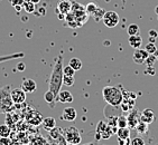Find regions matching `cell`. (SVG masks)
I'll return each mask as SVG.
<instances>
[{
	"mask_svg": "<svg viewBox=\"0 0 158 145\" xmlns=\"http://www.w3.org/2000/svg\"><path fill=\"white\" fill-rule=\"evenodd\" d=\"M26 69V65L24 63H18L17 64V70L18 72H24Z\"/></svg>",
	"mask_w": 158,
	"mask_h": 145,
	"instance_id": "d590c367",
	"label": "cell"
},
{
	"mask_svg": "<svg viewBox=\"0 0 158 145\" xmlns=\"http://www.w3.org/2000/svg\"><path fill=\"white\" fill-rule=\"evenodd\" d=\"M140 121V113L136 109H132L129 112V115L127 117V122H128V127L129 128H135L136 125L139 123Z\"/></svg>",
	"mask_w": 158,
	"mask_h": 145,
	"instance_id": "52a82bcc",
	"label": "cell"
},
{
	"mask_svg": "<svg viewBox=\"0 0 158 145\" xmlns=\"http://www.w3.org/2000/svg\"><path fill=\"white\" fill-rule=\"evenodd\" d=\"M106 127H108V123H106V121H100L97 125V132L101 133V132H103V131L106 130Z\"/></svg>",
	"mask_w": 158,
	"mask_h": 145,
	"instance_id": "1f68e13d",
	"label": "cell"
},
{
	"mask_svg": "<svg viewBox=\"0 0 158 145\" xmlns=\"http://www.w3.org/2000/svg\"><path fill=\"white\" fill-rule=\"evenodd\" d=\"M83 145H103V144H100L98 141H95V142H90V143H86V144H83Z\"/></svg>",
	"mask_w": 158,
	"mask_h": 145,
	"instance_id": "f35d334b",
	"label": "cell"
},
{
	"mask_svg": "<svg viewBox=\"0 0 158 145\" xmlns=\"http://www.w3.org/2000/svg\"><path fill=\"white\" fill-rule=\"evenodd\" d=\"M15 7H16V9L18 10V11H20V9H21V7H19V6H18V5H17V6H15Z\"/></svg>",
	"mask_w": 158,
	"mask_h": 145,
	"instance_id": "7bdbcfd3",
	"label": "cell"
},
{
	"mask_svg": "<svg viewBox=\"0 0 158 145\" xmlns=\"http://www.w3.org/2000/svg\"><path fill=\"white\" fill-rule=\"evenodd\" d=\"M14 109V102L10 96V87L0 88V114H8Z\"/></svg>",
	"mask_w": 158,
	"mask_h": 145,
	"instance_id": "3957f363",
	"label": "cell"
},
{
	"mask_svg": "<svg viewBox=\"0 0 158 145\" xmlns=\"http://www.w3.org/2000/svg\"><path fill=\"white\" fill-rule=\"evenodd\" d=\"M65 145H75V144H72V143H66Z\"/></svg>",
	"mask_w": 158,
	"mask_h": 145,
	"instance_id": "f6af8a7d",
	"label": "cell"
},
{
	"mask_svg": "<svg viewBox=\"0 0 158 145\" xmlns=\"http://www.w3.org/2000/svg\"><path fill=\"white\" fill-rule=\"evenodd\" d=\"M140 121L147 124H152V122L155 121V113L150 108L143 109V112L140 113Z\"/></svg>",
	"mask_w": 158,
	"mask_h": 145,
	"instance_id": "8fae6325",
	"label": "cell"
},
{
	"mask_svg": "<svg viewBox=\"0 0 158 145\" xmlns=\"http://www.w3.org/2000/svg\"><path fill=\"white\" fill-rule=\"evenodd\" d=\"M29 1H31V2H34V3H38L40 0H29Z\"/></svg>",
	"mask_w": 158,
	"mask_h": 145,
	"instance_id": "b9f144b4",
	"label": "cell"
},
{
	"mask_svg": "<svg viewBox=\"0 0 158 145\" xmlns=\"http://www.w3.org/2000/svg\"><path fill=\"white\" fill-rule=\"evenodd\" d=\"M117 125L118 127H128V122H127V117L126 116H119L118 120H117Z\"/></svg>",
	"mask_w": 158,
	"mask_h": 145,
	"instance_id": "f1b7e54d",
	"label": "cell"
},
{
	"mask_svg": "<svg viewBox=\"0 0 158 145\" xmlns=\"http://www.w3.org/2000/svg\"><path fill=\"white\" fill-rule=\"evenodd\" d=\"M63 135L65 137V141L67 143H72V144L79 145L82 141V137L80 135V132L77 131V128L74 126L69 127L63 132Z\"/></svg>",
	"mask_w": 158,
	"mask_h": 145,
	"instance_id": "277c9868",
	"label": "cell"
},
{
	"mask_svg": "<svg viewBox=\"0 0 158 145\" xmlns=\"http://www.w3.org/2000/svg\"><path fill=\"white\" fill-rule=\"evenodd\" d=\"M102 21H103V24L106 25L108 28H113V27H116L117 25L119 24L120 18H119V15L116 11L110 10V11L104 12Z\"/></svg>",
	"mask_w": 158,
	"mask_h": 145,
	"instance_id": "5b68a950",
	"label": "cell"
},
{
	"mask_svg": "<svg viewBox=\"0 0 158 145\" xmlns=\"http://www.w3.org/2000/svg\"><path fill=\"white\" fill-rule=\"evenodd\" d=\"M56 98H58V100H60L62 104L72 103V102H73V95L69 91H60V93H58Z\"/></svg>",
	"mask_w": 158,
	"mask_h": 145,
	"instance_id": "4fadbf2b",
	"label": "cell"
},
{
	"mask_svg": "<svg viewBox=\"0 0 158 145\" xmlns=\"http://www.w3.org/2000/svg\"><path fill=\"white\" fill-rule=\"evenodd\" d=\"M20 88L26 94H31V93H34V92L37 89V84H36V82H35L34 79L26 78V79H24V80H23V83H21V87Z\"/></svg>",
	"mask_w": 158,
	"mask_h": 145,
	"instance_id": "ba28073f",
	"label": "cell"
},
{
	"mask_svg": "<svg viewBox=\"0 0 158 145\" xmlns=\"http://www.w3.org/2000/svg\"><path fill=\"white\" fill-rule=\"evenodd\" d=\"M156 41V38H154V37H149V42H154L155 44Z\"/></svg>",
	"mask_w": 158,
	"mask_h": 145,
	"instance_id": "60d3db41",
	"label": "cell"
},
{
	"mask_svg": "<svg viewBox=\"0 0 158 145\" xmlns=\"http://www.w3.org/2000/svg\"><path fill=\"white\" fill-rule=\"evenodd\" d=\"M155 14H157V16H158V6L155 8Z\"/></svg>",
	"mask_w": 158,
	"mask_h": 145,
	"instance_id": "ee69618b",
	"label": "cell"
},
{
	"mask_svg": "<svg viewBox=\"0 0 158 145\" xmlns=\"http://www.w3.org/2000/svg\"><path fill=\"white\" fill-rule=\"evenodd\" d=\"M10 142L9 137H0V145H10Z\"/></svg>",
	"mask_w": 158,
	"mask_h": 145,
	"instance_id": "e575fe53",
	"label": "cell"
},
{
	"mask_svg": "<svg viewBox=\"0 0 158 145\" xmlns=\"http://www.w3.org/2000/svg\"><path fill=\"white\" fill-rule=\"evenodd\" d=\"M157 17H158V16H157Z\"/></svg>",
	"mask_w": 158,
	"mask_h": 145,
	"instance_id": "7dc6e473",
	"label": "cell"
},
{
	"mask_svg": "<svg viewBox=\"0 0 158 145\" xmlns=\"http://www.w3.org/2000/svg\"><path fill=\"white\" fill-rule=\"evenodd\" d=\"M76 116H77V112L74 107H66L63 109L62 113V120L66 122H74Z\"/></svg>",
	"mask_w": 158,
	"mask_h": 145,
	"instance_id": "30bf717a",
	"label": "cell"
},
{
	"mask_svg": "<svg viewBox=\"0 0 158 145\" xmlns=\"http://www.w3.org/2000/svg\"><path fill=\"white\" fill-rule=\"evenodd\" d=\"M75 79H74V76H66L63 75V85L70 87V86H73Z\"/></svg>",
	"mask_w": 158,
	"mask_h": 145,
	"instance_id": "d4e9b609",
	"label": "cell"
},
{
	"mask_svg": "<svg viewBox=\"0 0 158 145\" xmlns=\"http://www.w3.org/2000/svg\"><path fill=\"white\" fill-rule=\"evenodd\" d=\"M31 145H49V142L46 139H44L43 136L37 135L34 136L31 139Z\"/></svg>",
	"mask_w": 158,
	"mask_h": 145,
	"instance_id": "ac0fdd59",
	"label": "cell"
},
{
	"mask_svg": "<svg viewBox=\"0 0 158 145\" xmlns=\"http://www.w3.org/2000/svg\"><path fill=\"white\" fill-rule=\"evenodd\" d=\"M127 142H129V139H118V144L119 145H126Z\"/></svg>",
	"mask_w": 158,
	"mask_h": 145,
	"instance_id": "74e56055",
	"label": "cell"
},
{
	"mask_svg": "<svg viewBox=\"0 0 158 145\" xmlns=\"http://www.w3.org/2000/svg\"><path fill=\"white\" fill-rule=\"evenodd\" d=\"M25 56L24 53H17V54H11V55H5V56H0V63L3 61H12V59H17V58H23Z\"/></svg>",
	"mask_w": 158,
	"mask_h": 145,
	"instance_id": "e0dca14e",
	"label": "cell"
},
{
	"mask_svg": "<svg viewBox=\"0 0 158 145\" xmlns=\"http://www.w3.org/2000/svg\"><path fill=\"white\" fill-rule=\"evenodd\" d=\"M156 61H158V55H157V56H156Z\"/></svg>",
	"mask_w": 158,
	"mask_h": 145,
	"instance_id": "bcb514c9",
	"label": "cell"
},
{
	"mask_svg": "<svg viewBox=\"0 0 158 145\" xmlns=\"http://www.w3.org/2000/svg\"><path fill=\"white\" fill-rule=\"evenodd\" d=\"M42 126L45 131L49 132V131H52L53 128L56 127V121H55L54 117H45L42 121Z\"/></svg>",
	"mask_w": 158,
	"mask_h": 145,
	"instance_id": "9a60e30c",
	"label": "cell"
},
{
	"mask_svg": "<svg viewBox=\"0 0 158 145\" xmlns=\"http://www.w3.org/2000/svg\"><path fill=\"white\" fill-rule=\"evenodd\" d=\"M101 139H109L110 137H111V135L113 134L112 130H111V127H106V130L103 131V132H101Z\"/></svg>",
	"mask_w": 158,
	"mask_h": 145,
	"instance_id": "484cf974",
	"label": "cell"
},
{
	"mask_svg": "<svg viewBox=\"0 0 158 145\" xmlns=\"http://www.w3.org/2000/svg\"><path fill=\"white\" fill-rule=\"evenodd\" d=\"M55 98H56V97H55V95L51 91H47L45 93V95H44V100H46V103L48 104V105L54 106V104L53 103L55 102Z\"/></svg>",
	"mask_w": 158,
	"mask_h": 145,
	"instance_id": "603a6c76",
	"label": "cell"
},
{
	"mask_svg": "<svg viewBox=\"0 0 158 145\" xmlns=\"http://www.w3.org/2000/svg\"><path fill=\"white\" fill-rule=\"evenodd\" d=\"M149 56V54L146 52V49L143 48H137L136 50H135L134 53V56H132V58H134V61L136 64H139V65H141V64L145 63V61H146V58Z\"/></svg>",
	"mask_w": 158,
	"mask_h": 145,
	"instance_id": "9c48e42d",
	"label": "cell"
},
{
	"mask_svg": "<svg viewBox=\"0 0 158 145\" xmlns=\"http://www.w3.org/2000/svg\"><path fill=\"white\" fill-rule=\"evenodd\" d=\"M63 57L60 56V57H57L56 63L53 67L48 83V91L52 92L55 95V97H57L58 93L61 91L62 85H63Z\"/></svg>",
	"mask_w": 158,
	"mask_h": 145,
	"instance_id": "6da1fadb",
	"label": "cell"
},
{
	"mask_svg": "<svg viewBox=\"0 0 158 145\" xmlns=\"http://www.w3.org/2000/svg\"><path fill=\"white\" fill-rule=\"evenodd\" d=\"M102 95L110 106H119L123 100V94L120 86H106L102 89Z\"/></svg>",
	"mask_w": 158,
	"mask_h": 145,
	"instance_id": "7a4b0ae2",
	"label": "cell"
},
{
	"mask_svg": "<svg viewBox=\"0 0 158 145\" xmlns=\"http://www.w3.org/2000/svg\"><path fill=\"white\" fill-rule=\"evenodd\" d=\"M97 9H98V6L94 2H89L88 5L85 6V10H86V12H88L89 15H93Z\"/></svg>",
	"mask_w": 158,
	"mask_h": 145,
	"instance_id": "4316f807",
	"label": "cell"
},
{
	"mask_svg": "<svg viewBox=\"0 0 158 145\" xmlns=\"http://www.w3.org/2000/svg\"><path fill=\"white\" fill-rule=\"evenodd\" d=\"M10 96L14 104H23L26 100V93L21 88H15L10 91Z\"/></svg>",
	"mask_w": 158,
	"mask_h": 145,
	"instance_id": "8992f818",
	"label": "cell"
},
{
	"mask_svg": "<svg viewBox=\"0 0 158 145\" xmlns=\"http://www.w3.org/2000/svg\"><path fill=\"white\" fill-rule=\"evenodd\" d=\"M23 8H25V11L28 12V14H31V12L35 11V3L31 2V1H26V2H23Z\"/></svg>",
	"mask_w": 158,
	"mask_h": 145,
	"instance_id": "cb8c5ba5",
	"label": "cell"
},
{
	"mask_svg": "<svg viewBox=\"0 0 158 145\" xmlns=\"http://www.w3.org/2000/svg\"><path fill=\"white\" fill-rule=\"evenodd\" d=\"M130 145H146V143H145L143 139H141V137H135L131 141Z\"/></svg>",
	"mask_w": 158,
	"mask_h": 145,
	"instance_id": "836d02e7",
	"label": "cell"
},
{
	"mask_svg": "<svg viewBox=\"0 0 158 145\" xmlns=\"http://www.w3.org/2000/svg\"><path fill=\"white\" fill-rule=\"evenodd\" d=\"M145 49H146V52L148 53L149 55L155 54V53L157 52V47H156V45L154 42H148V44L145 46Z\"/></svg>",
	"mask_w": 158,
	"mask_h": 145,
	"instance_id": "83f0119b",
	"label": "cell"
},
{
	"mask_svg": "<svg viewBox=\"0 0 158 145\" xmlns=\"http://www.w3.org/2000/svg\"><path fill=\"white\" fill-rule=\"evenodd\" d=\"M104 10L103 9H101V8H99L98 7V9L95 10V12L93 14L94 15V19L95 21H99V20H102V18H103V15H104Z\"/></svg>",
	"mask_w": 158,
	"mask_h": 145,
	"instance_id": "f546056e",
	"label": "cell"
},
{
	"mask_svg": "<svg viewBox=\"0 0 158 145\" xmlns=\"http://www.w3.org/2000/svg\"><path fill=\"white\" fill-rule=\"evenodd\" d=\"M72 68H73L75 72H77V70H81L82 69V61H81V59L77 57H73V58H71V61H70V64H69Z\"/></svg>",
	"mask_w": 158,
	"mask_h": 145,
	"instance_id": "d6986e66",
	"label": "cell"
},
{
	"mask_svg": "<svg viewBox=\"0 0 158 145\" xmlns=\"http://www.w3.org/2000/svg\"><path fill=\"white\" fill-rule=\"evenodd\" d=\"M72 9V2L70 0H62L60 1L57 5V8H56V11L58 14H63V15H67L69 12Z\"/></svg>",
	"mask_w": 158,
	"mask_h": 145,
	"instance_id": "7c38bea8",
	"label": "cell"
},
{
	"mask_svg": "<svg viewBox=\"0 0 158 145\" xmlns=\"http://www.w3.org/2000/svg\"><path fill=\"white\" fill-rule=\"evenodd\" d=\"M74 74H75V70H74L70 65H69V66H63V75L74 76Z\"/></svg>",
	"mask_w": 158,
	"mask_h": 145,
	"instance_id": "4dcf8cb0",
	"label": "cell"
},
{
	"mask_svg": "<svg viewBox=\"0 0 158 145\" xmlns=\"http://www.w3.org/2000/svg\"><path fill=\"white\" fill-rule=\"evenodd\" d=\"M140 31L139 29V26L136 24H131L128 26V29H127V33L129 36H134V35H138Z\"/></svg>",
	"mask_w": 158,
	"mask_h": 145,
	"instance_id": "7402d4cb",
	"label": "cell"
},
{
	"mask_svg": "<svg viewBox=\"0 0 158 145\" xmlns=\"http://www.w3.org/2000/svg\"><path fill=\"white\" fill-rule=\"evenodd\" d=\"M148 128H149V124L143 123V122H141V121H139V123L135 127V130L140 134H146L147 132H148Z\"/></svg>",
	"mask_w": 158,
	"mask_h": 145,
	"instance_id": "ffe728a7",
	"label": "cell"
},
{
	"mask_svg": "<svg viewBox=\"0 0 158 145\" xmlns=\"http://www.w3.org/2000/svg\"><path fill=\"white\" fill-rule=\"evenodd\" d=\"M38 11H40V16H45V14H46L45 8H40V9L38 10Z\"/></svg>",
	"mask_w": 158,
	"mask_h": 145,
	"instance_id": "ab89813d",
	"label": "cell"
},
{
	"mask_svg": "<svg viewBox=\"0 0 158 145\" xmlns=\"http://www.w3.org/2000/svg\"><path fill=\"white\" fill-rule=\"evenodd\" d=\"M155 61H156V56L154 54H152L146 58L145 63H146L148 66H154V63H155Z\"/></svg>",
	"mask_w": 158,
	"mask_h": 145,
	"instance_id": "d6a6232c",
	"label": "cell"
},
{
	"mask_svg": "<svg viewBox=\"0 0 158 145\" xmlns=\"http://www.w3.org/2000/svg\"><path fill=\"white\" fill-rule=\"evenodd\" d=\"M11 134V130L7 124L0 125V137H9Z\"/></svg>",
	"mask_w": 158,
	"mask_h": 145,
	"instance_id": "44dd1931",
	"label": "cell"
},
{
	"mask_svg": "<svg viewBox=\"0 0 158 145\" xmlns=\"http://www.w3.org/2000/svg\"><path fill=\"white\" fill-rule=\"evenodd\" d=\"M148 35H149V37H154V38H157L158 37V33L155 30V29H150L149 33H148Z\"/></svg>",
	"mask_w": 158,
	"mask_h": 145,
	"instance_id": "8d00e7d4",
	"label": "cell"
},
{
	"mask_svg": "<svg viewBox=\"0 0 158 145\" xmlns=\"http://www.w3.org/2000/svg\"><path fill=\"white\" fill-rule=\"evenodd\" d=\"M128 42H129V45H130L132 48L137 49V48H140L141 45H143V38H141V36H139V33H138V35H134V36H129Z\"/></svg>",
	"mask_w": 158,
	"mask_h": 145,
	"instance_id": "5bb4252c",
	"label": "cell"
},
{
	"mask_svg": "<svg viewBox=\"0 0 158 145\" xmlns=\"http://www.w3.org/2000/svg\"><path fill=\"white\" fill-rule=\"evenodd\" d=\"M116 134L118 136V139H129V137H130V128L129 127H118V131H117Z\"/></svg>",
	"mask_w": 158,
	"mask_h": 145,
	"instance_id": "2e32d148",
	"label": "cell"
}]
</instances>
